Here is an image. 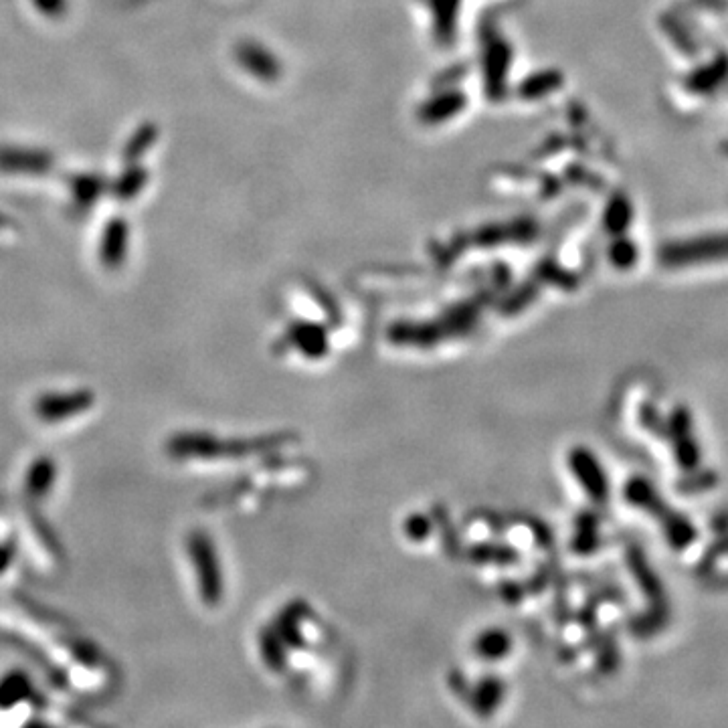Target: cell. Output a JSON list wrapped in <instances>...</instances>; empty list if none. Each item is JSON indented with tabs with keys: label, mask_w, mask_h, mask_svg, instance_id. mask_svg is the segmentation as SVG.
I'll return each mask as SVG.
<instances>
[{
	"label": "cell",
	"mask_w": 728,
	"mask_h": 728,
	"mask_svg": "<svg viewBox=\"0 0 728 728\" xmlns=\"http://www.w3.org/2000/svg\"><path fill=\"white\" fill-rule=\"evenodd\" d=\"M282 443L280 435L263 439H227L221 441L215 435L187 431L174 433L166 441V451L172 460H225V458H247V455L273 449Z\"/></svg>",
	"instance_id": "6da1fadb"
},
{
	"label": "cell",
	"mask_w": 728,
	"mask_h": 728,
	"mask_svg": "<svg viewBox=\"0 0 728 728\" xmlns=\"http://www.w3.org/2000/svg\"><path fill=\"white\" fill-rule=\"evenodd\" d=\"M187 553L199 581V593L205 605L215 607L223 599V573L215 544L205 530H193L187 538Z\"/></svg>",
	"instance_id": "7a4b0ae2"
},
{
	"label": "cell",
	"mask_w": 728,
	"mask_h": 728,
	"mask_svg": "<svg viewBox=\"0 0 728 728\" xmlns=\"http://www.w3.org/2000/svg\"><path fill=\"white\" fill-rule=\"evenodd\" d=\"M96 403L94 391L77 389L69 393H45L35 401V415L43 423H61L63 419L81 415Z\"/></svg>",
	"instance_id": "3957f363"
},
{
	"label": "cell",
	"mask_w": 728,
	"mask_h": 728,
	"mask_svg": "<svg viewBox=\"0 0 728 728\" xmlns=\"http://www.w3.org/2000/svg\"><path fill=\"white\" fill-rule=\"evenodd\" d=\"M569 464L575 478L581 482L591 500H595L597 504H605L609 498V482L595 455L585 447H577L569 455Z\"/></svg>",
	"instance_id": "277c9868"
},
{
	"label": "cell",
	"mask_w": 728,
	"mask_h": 728,
	"mask_svg": "<svg viewBox=\"0 0 728 728\" xmlns=\"http://www.w3.org/2000/svg\"><path fill=\"white\" fill-rule=\"evenodd\" d=\"M625 500L635 508H642L644 512L656 516L662 526L676 516V512L658 496L654 486L644 478H633L625 484Z\"/></svg>",
	"instance_id": "5b68a950"
},
{
	"label": "cell",
	"mask_w": 728,
	"mask_h": 728,
	"mask_svg": "<svg viewBox=\"0 0 728 728\" xmlns=\"http://www.w3.org/2000/svg\"><path fill=\"white\" fill-rule=\"evenodd\" d=\"M728 257V237L698 241L696 245H684L678 249L666 251L668 265H690L702 261H716Z\"/></svg>",
	"instance_id": "8992f818"
},
{
	"label": "cell",
	"mask_w": 728,
	"mask_h": 728,
	"mask_svg": "<svg viewBox=\"0 0 728 728\" xmlns=\"http://www.w3.org/2000/svg\"><path fill=\"white\" fill-rule=\"evenodd\" d=\"M627 563H629V571L633 573L637 585H640V589L650 599L652 607H668L666 605V593H664V587H662L660 579L650 569L644 553L637 549V546H629V549H627Z\"/></svg>",
	"instance_id": "52a82bcc"
},
{
	"label": "cell",
	"mask_w": 728,
	"mask_h": 728,
	"mask_svg": "<svg viewBox=\"0 0 728 728\" xmlns=\"http://www.w3.org/2000/svg\"><path fill=\"white\" fill-rule=\"evenodd\" d=\"M57 480V464L47 458V455H41V458H37L29 470H27V476H25V492L31 500H43L53 484Z\"/></svg>",
	"instance_id": "ba28073f"
},
{
	"label": "cell",
	"mask_w": 728,
	"mask_h": 728,
	"mask_svg": "<svg viewBox=\"0 0 728 728\" xmlns=\"http://www.w3.org/2000/svg\"><path fill=\"white\" fill-rule=\"evenodd\" d=\"M51 166V158L45 152L3 148L0 150V170L9 172H43Z\"/></svg>",
	"instance_id": "9c48e42d"
},
{
	"label": "cell",
	"mask_w": 728,
	"mask_h": 728,
	"mask_svg": "<svg viewBox=\"0 0 728 728\" xmlns=\"http://www.w3.org/2000/svg\"><path fill=\"white\" fill-rule=\"evenodd\" d=\"M126 241H128V227L122 219H116L108 225L102 245V261L106 267L116 269L124 263L126 257Z\"/></svg>",
	"instance_id": "30bf717a"
},
{
	"label": "cell",
	"mask_w": 728,
	"mask_h": 728,
	"mask_svg": "<svg viewBox=\"0 0 728 728\" xmlns=\"http://www.w3.org/2000/svg\"><path fill=\"white\" fill-rule=\"evenodd\" d=\"M31 696H33V682L25 672L13 670L0 680V708L3 710L17 706Z\"/></svg>",
	"instance_id": "8fae6325"
},
{
	"label": "cell",
	"mask_w": 728,
	"mask_h": 728,
	"mask_svg": "<svg viewBox=\"0 0 728 728\" xmlns=\"http://www.w3.org/2000/svg\"><path fill=\"white\" fill-rule=\"evenodd\" d=\"M290 336V342H294L308 358H320L326 352V334L316 326H298Z\"/></svg>",
	"instance_id": "7c38bea8"
},
{
	"label": "cell",
	"mask_w": 728,
	"mask_h": 728,
	"mask_svg": "<svg viewBox=\"0 0 728 728\" xmlns=\"http://www.w3.org/2000/svg\"><path fill=\"white\" fill-rule=\"evenodd\" d=\"M672 449H674V460L676 464L684 470V472H692L696 468H700L702 462V453H700V445L698 441L690 435L678 437L672 441Z\"/></svg>",
	"instance_id": "4fadbf2b"
},
{
	"label": "cell",
	"mask_w": 728,
	"mask_h": 728,
	"mask_svg": "<svg viewBox=\"0 0 728 728\" xmlns=\"http://www.w3.org/2000/svg\"><path fill=\"white\" fill-rule=\"evenodd\" d=\"M476 652L482 656V658H488V660H498L502 656H506L510 652V637L502 631H486L478 637L476 642Z\"/></svg>",
	"instance_id": "5bb4252c"
},
{
	"label": "cell",
	"mask_w": 728,
	"mask_h": 728,
	"mask_svg": "<svg viewBox=\"0 0 728 728\" xmlns=\"http://www.w3.org/2000/svg\"><path fill=\"white\" fill-rule=\"evenodd\" d=\"M71 187H73V199H75L77 207L85 209L100 197V193L104 189V182L98 176L83 174V176L73 178Z\"/></svg>",
	"instance_id": "9a60e30c"
},
{
	"label": "cell",
	"mask_w": 728,
	"mask_h": 728,
	"mask_svg": "<svg viewBox=\"0 0 728 728\" xmlns=\"http://www.w3.org/2000/svg\"><path fill=\"white\" fill-rule=\"evenodd\" d=\"M718 484V476L712 470H692L684 480L678 482V492L682 494H702Z\"/></svg>",
	"instance_id": "2e32d148"
},
{
	"label": "cell",
	"mask_w": 728,
	"mask_h": 728,
	"mask_svg": "<svg viewBox=\"0 0 728 728\" xmlns=\"http://www.w3.org/2000/svg\"><path fill=\"white\" fill-rule=\"evenodd\" d=\"M146 180H148V174L142 170V168H138V166H132L128 172H124L122 174V178L116 182V187H114V191H116V197L118 199H124V201H128V199H132V197H136V193L146 185Z\"/></svg>",
	"instance_id": "e0dca14e"
},
{
	"label": "cell",
	"mask_w": 728,
	"mask_h": 728,
	"mask_svg": "<svg viewBox=\"0 0 728 728\" xmlns=\"http://www.w3.org/2000/svg\"><path fill=\"white\" fill-rule=\"evenodd\" d=\"M692 433V415L686 407H676L666 419V439L674 441L678 437Z\"/></svg>",
	"instance_id": "ac0fdd59"
},
{
	"label": "cell",
	"mask_w": 728,
	"mask_h": 728,
	"mask_svg": "<svg viewBox=\"0 0 728 728\" xmlns=\"http://www.w3.org/2000/svg\"><path fill=\"white\" fill-rule=\"evenodd\" d=\"M261 646H263V650H261V652H263V658H265L267 666H269L271 670L282 672V670H284V662H286V658H284V650H282V644H280L278 637L273 635V633H269V631H265V633L261 635Z\"/></svg>",
	"instance_id": "d6986e66"
},
{
	"label": "cell",
	"mask_w": 728,
	"mask_h": 728,
	"mask_svg": "<svg viewBox=\"0 0 728 728\" xmlns=\"http://www.w3.org/2000/svg\"><path fill=\"white\" fill-rule=\"evenodd\" d=\"M500 694H502V686L496 682V678H488V682H484L478 688L476 698H474L480 714H490V710L500 702Z\"/></svg>",
	"instance_id": "ffe728a7"
},
{
	"label": "cell",
	"mask_w": 728,
	"mask_h": 728,
	"mask_svg": "<svg viewBox=\"0 0 728 728\" xmlns=\"http://www.w3.org/2000/svg\"><path fill=\"white\" fill-rule=\"evenodd\" d=\"M154 138H156V130H154V126H142L136 134H134V138L128 142V148H126V158L128 160H136V158H140L148 148H150V144L154 142Z\"/></svg>",
	"instance_id": "44dd1931"
},
{
	"label": "cell",
	"mask_w": 728,
	"mask_h": 728,
	"mask_svg": "<svg viewBox=\"0 0 728 728\" xmlns=\"http://www.w3.org/2000/svg\"><path fill=\"white\" fill-rule=\"evenodd\" d=\"M640 419H642V425L648 431H652V433H656L660 437H666V421L660 417V413H658V409L654 405H650V403L644 405L642 413H640Z\"/></svg>",
	"instance_id": "7402d4cb"
},
{
	"label": "cell",
	"mask_w": 728,
	"mask_h": 728,
	"mask_svg": "<svg viewBox=\"0 0 728 728\" xmlns=\"http://www.w3.org/2000/svg\"><path fill=\"white\" fill-rule=\"evenodd\" d=\"M35 5L39 7V11H43L49 17H57L65 11L67 3L65 0H35Z\"/></svg>",
	"instance_id": "603a6c76"
},
{
	"label": "cell",
	"mask_w": 728,
	"mask_h": 728,
	"mask_svg": "<svg viewBox=\"0 0 728 728\" xmlns=\"http://www.w3.org/2000/svg\"><path fill=\"white\" fill-rule=\"evenodd\" d=\"M405 528H407L409 536H413V538H425L427 536V522H425L423 516L409 518L407 524H405Z\"/></svg>",
	"instance_id": "cb8c5ba5"
},
{
	"label": "cell",
	"mask_w": 728,
	"mask_h": 728,
	"mask_svg": "<svg viewBox=\"0 0 728 728\" xmlns=\"http://www.w3.org/2000/svg\"><path fill=\"white\" fill-rule=\"evenodd\" d=\"M15 557V546L13 544H0V573H3Z\"/></svg>",
	"instance_id": "d4e9b609"
}]
</instances>
